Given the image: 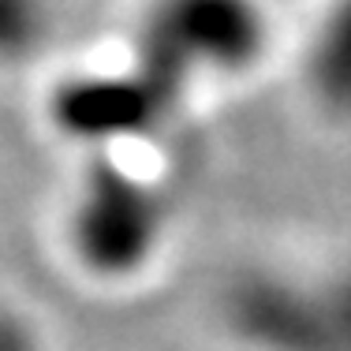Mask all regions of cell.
I'll use <instances>...</instances> for the list:
<instances>
[{
  "label": "cell",
  "instance_id": "6da1fadb",
  "mask_svg": "<svg viewBox=\"0 0 351 351\" xmlns=\"http://www.w3.org/2000/svg\"><path fill=\"white\" fill-rule=\"evenodd\" d=\"M176 191L142 157L82 154V169L64 191L56 243L82 280L123 288L142 280L172 243Z\"/></svg>",
  "mask_w": 351,
  "mask_h": 351
},
{
  "label": "cell",
  "instance_id": "7a4b0ae2",
  "mask_svg": "<svg viewBox=\"0 0 351 351\" xmlns=\"http://www.w3.org/2000/svg\"><path fill=\"white\" fill-rule=\"evenodd\" d=\"M277 45L269 0H146L128 53L176 101L254 79Z\"/></svg>",
  "mask_w": 351,
  "mask_h": 351
},
{
  "label": "cell",
  "instance_id": "3957f363",
  "mask_svg": "<svg viewBox=\"0 0 351 351\" xmlns=\"http://www.w3.org/2000/svg\"><path fill=\"white\" fill-rule=\"evenodd\" d=\"M228 322L258 351H351V254L247 273Z\"/></svg>",
  "mask_w": 351,
  "mask_h": 351
},
{
  "label": "cell",
  "instance_id": "277c9868",
  "mask_svg": "<svg viewBox=\"0 0 351 351\" xmlns=\"http://www.w3.org/2000/svg\"><path fill=\"white\" fill-rule=\"evenodd\" d=\"M317 101L332 116H351V0H329L306 56Z\"/></svg>",
  "mask_w": 351,
  "mask_h": 351
},
{
  "label": "cell",
  "instance_id": "5b68a950",
  "mask_svg": "<svg viewBox=\"0 0 351 351\" xmlns=\"http://www.w3.org/2000/svg\"><path fill=\"white\" fill-rule=\"evenodd\" d=\"M56 27V0H0V68L38 60Z\"/></svg>",
  "mask_w": 351,
  "mask_h": 351
},
{
  "label": "cell",
  "instance_id": "8992f818",
  "mask_svg": "<svg viewBox=\"0 0 351 351\" xmlns=\"http://www.w3.org/2000/svg\"><path fill=\"white\" fill-rule=\"evenodd\" d=\"M45 332L38 317L27 314L23 306L0 303V351H45Z\"/></svg>",
  "mask_w": 351,
  "mask_h": 351
}]
</instances>
